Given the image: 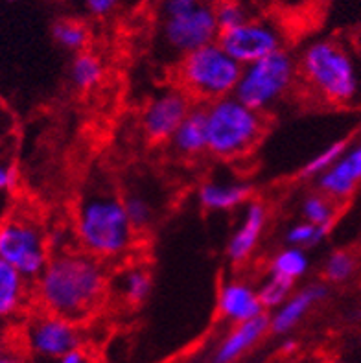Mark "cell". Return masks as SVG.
<instances>
[{
	"instance_id": "6da1fadb",
	"label": "cell",
	"mask_w": 361,
	"mask_h": 363,
	"mask_svg": "<svg viewBox=\"0 0 361 363\" xmlns=\"http://www.w3.org/2000/svg\"><path fill=\"white\" fill-rule=\"evenodd\" d=\"M109 291L106 264L85 251H60L35 279L33 297L39 308L70 321L91 319Z\"/></svg>"
},
{
	"instance_id": "7a4b0ae2",
	"label": "cell",
	"mask_w": 361,
	"mask_h": 363,
	"mask_svg": "<svg viewBox=\"0 0 361 363\" xmlns=\"http://www.w3.org/2000/svg\"><path fill=\"white\" fill-rule=\"evenodd\" d=\"M74 236L82 251L109 262L131 251L137 230L118 194L107 184H94L83 194L74 212Z\"/></svg>"
},
{
	"instance_id": "3957f363",
	"label": "cell",
	"mask_w": 361,
	"mask_h": 363,
	"mask_svg": "<svg viewBox=\"0 0 361 363\" xmlns=\"http://www.w3.org/2000/svg\"><path fill=\"white\" fill-rule=\"evenodd\" d=\"M299 87L328 106H350L361 96V69L335 39H317L299 57Z\"/></svg>"
},
{
	"instance_id": "277c9868",
	"label": "cell",
	"mask_w": 361,
	"mask_h": 363,
	"mask_svg": "<svg viewBox=\"0 0 361 363\" xmlns=\"http://www.w3.org/2000/svg\"><path fill=\"white\" fill-rule=\"evenodd\" d=\"M206 152L216 159H240L264 135V113L251 109L238 98L227 96L205 106Z\"/></svg>"
},
{
	"instance_id": "5b68a950",
	"label": "cell",
	"mask_w": 361,
	"mask_h": 363,
	"mask_svg": "<svg viewBox=\"0 0 361 363\" xmlns=\"http://www.w3.org/2000/svg\"><path fill=\"white\" fill-rule=\"evenodd\" d=\"M242 70V65L216 41L181 55L175 67V83L194 101L206 106L220 98L233 96Z\"/></svg>"
},
{
	"instance_id": "8992f818",
	"label": "cell",
	"mask_w": 361,
	"mask_h": 363,
	"mask_svg": "<svg viewBox=\"0 0 361 363\" xmlns=\"http://www.w3.org/2000/svg\"><path fill=\"white\" fill-rule=\"evenodd\" d=\"M299 85V61L289 50L274 52L245 65L234 96L258 113H265Z\"/></svg>"
},
{
	"instance_id": "52a82bcc",
	"label": "cell",
	"mask_w": 361,
	"mask_h": 363,
	"mask_svg": "<svg viewBox=\"0 0 361 363\" xmlns=\"http://www.w3.org/2000/svg\"><path fill=\"white\" fill-rule=\"evenodd\" d=\"M0 258L35 281L50 260V242L43 227L26 214H15L0 223Z\"/></svg>"
},
{
	"instance_id": "ba28073f",
	"label": "cell",
	"mask_w": 361,
	"mask_h": 363,
	"mask_svg": "<svg viewBox=\"0 0 361 363\" xmlns=\"http://www.w3.org/2000/svg\"><path fill=\"white\" fill-rule=\"evenodd\" d=\"M23 343L32 363H52L85 345V337L79 323L39 308L24 325Z\"/></svg>"
},
{
	"instance_id": "9c48e42d",
	"label": "cell",
	"mask_w": 361,
	"mask_h": 363,
	"mask_svg": "<svg viewBox=\"0 0 361 363\" xmlns=\"http://www.w3.org/2000/svg\"><path fill=\"white\" fill-rule=\"evenodd\" d=\"M218 43L242 67L267 57L284 48V32L279 24L249 17L240 26L221 32Z\"/></svg>"
},
{
	"instance_id": "30bf717a",
	"label": "cell",
	"mask_w": 361,
	"mask_h": 363,
	"mask_svg": "<svg viewBox=\"0 0 361 363\" xmlns=\"http://www.w3.org/2000/svg\"><path fill=\"white\" fill-rule=\"evenodd\" d=\"M218 37L220 28L216 21L214 4L209 0L184 13L162 17V39L181 55L216 43Z\"/></svg>"
},
{
	"instance_id": "8fae6325",
	"label": "cell",
	"mask_w": 361,
	"mask_h": 363,
	"mask_svg": "<svg viewBox=\"0 0 361 363\" xmlns=\"http://www.w3.org/2000/svg\"><path fill=\"white\" fill-rule=\"evenodd\" d=\"M194 109V100L179 87L160 92L150 100L142 113V131L151 143H170L188 113Z\"/></svg>"
},
{
	"instance_id": "7c38bea8",
	"label": "cell",
	"mask_w": 361,
	"mask_h": 363,
	"mask_svg": "<svg viewBox=\"0 0 361 363\" xmlns=\"http://www.w3.org/2000/svg\"><path fill=\"white\" fill-rule=\"evenodd\" d=\"M218 312L225 321L245 323L264 315L265 308L258 295V288L243 279H229L218 291Z\"/></svg>"
},
{
	"instance_id": "4fadbf2b",
	"label": "cell",
	"mask_w": 361,
	"mask_h": 363,
	"mask_svg": "<svg viewBox=\"0 0 361 363\" xmlns=\"http://www.w3.org/2000/svg\"><path fill=\"white\" fill-rule=\"evenodd\" d=\"M271 330L270 315L264 313L260 318L245 323L233 325L212 352L211 363H234L243 354H247L255 345H258L262 337Z\"/></svg>"
},
{
	"instance_id": "5bb4252c",
	"label": "cell",
	"mask_w": 361,
	"mask_h": 363,
	"mask_svg": "<svg viewBox=\"0 0 361 363\" xmlns=\"http://www.w3.org/2000/svg\"><path fill=\"white\" fill-rule=\"evenodd\" d=\"M317 179V189L332 201H343L361 181V144L345 152Z\"/></svg>"
},
{
	"instance_id": "9a60e30c",
	"label": "cell",
	"mask_w": 361,
	"mask_h": 363,
	"mask_svg": "<svg viewBox=\"0 0 361 363\" xmlns=\"http://www.w3.org/2000/svg\"><path fill=\"white\" fill-rule=\"evenodd\" d=\"M265 221H267V211L264 205L260 201L247 203L238 229L234 230L229 244H227V257L231 262L242 266L251 258L262 238Z\"/></svg>"
},
{
	"instance_id": "2e32d148",
	"label": "cell",
	"mask_w": 361,
	"mask_h": 363,
	"mask_svg": "<svg viewBox=\"0 0 361 363\" xmlns=\"http://www.w3.org/2000/svg\"><path fill=\"white\" fill-rule=\"evenodd\" d=\"M328 297V288L325 284H310L299 291H293L286 303H282L273 315H270V327L274 334H288L297 327L306 313L313 308V304Z\"/></svg>"
},
{
	"instance_id": "e0dca14e",
	"label": "cell",
	"mask_w": 361,
	"mask_h": 363,
	"mask_svg": "<svg viewBox=\"0 0 361 363\" xmlns=\"http://www.w3.org/2000/svg\"><path fill=\"white\" fill-rule=\"evenodd\" d=\"M30 295V279L0 258V321H8L23 313Z\"/></svg>"
},
{
	"instance_id": "ac0fdd59",
	"label": "cell",
	"mask_w": 361,
	"mask_h": 363,
	"mask_svg": "<svg viewBox=\"0 0 361 363\" xmlns=\"http://www.w3.org/2000/svg\"><path fill=\"white\" fill-rule=\"evenodd\" d=\"M170 146L181 157H199L203 152H206L205 106L194 107L188 113L174 137L170 138Z\"/></svg>"
},
{
	"instance_id": "d6986e66",
	"label": "cell",
	"mask_w": 361,
	"mask_h": 363,
	"mask_svg": "<svg viewBox=\"0 0 361 363\" xmlns=\"http://www.w3.org/2000/svg\"><path fill=\"white\" fill-rule=\"evenodd\" d=\"M251 189L243 183H221V181H209L199 189V203L206 211L223 212L240 207L249 199Z\"/></svg>"
},
{
	"instance_id": "ffe728a7",
	"label": "cell",
	"mask_w": 361,
	"mask_h": 363,
	"mask_svg": "<svg viewBox=\"0 0 361 363\" xmlns=\"http://www.w3.org/2000/svg\"><path fill=\"white\" fill-rule=\"evenodd\" d=\"M109 286H113L115 294L123 303L140 304L148 299L151 291V275L146 267L138 264L126 266L116 273L113 282L109 281Z\"/></svg>"
},
{
	"instance_id": "44dd1931",
	"label": "cell",
	"mask_w": 361,
	"mask_h": 363,
	"mask_svg": "<svg viewBox=\"0 0 361 363\" xmlns=\"http://www.w3.org/2000/svg\"><path fill=\"white\" fill-rule=\"evenodd\" d=\"M308 267H310V258L306 255V249L288 245L274 255L273 260L270 262V272L267 273L295 284V281L306 275Z\"/></svg>"
},
{
	"instance_id": "7402d4cb",
	"label": "cell",
	"mask_w": 361,
	"mask_h": 363,
	"mask_svg": "<svg viewBox=\"0 0 361 363\" xmlns=\"http://www.w3.org/2000/svg\"><path fill=\"white\" fill-rule=\"evenodd\" d=\"M104 79V63L92 52H78L70 65V82L82 91H91Z\"/></svg>"
},
{
	"instance_id": "603a6c76",
	"label": "cell",
	"mask_w": 361,
	"mask_h": 363,
	"mask_svg": "<svg viewBox=\"0 0 361 363\" xmlns=\"http://www.w3.org/2000/svg\"><path fill=\"white\" fill-rule=\"evenodd\" d=\"M52 37L65 50L83 52L89 45L91 33H89L87 24L78 18H60L52 26Z\"/></svg>"
},
{
	"instance_id": "cb8c5ba5",
	"label": "cell",
	"mask_w": 361,
	"mask_h": 363,
	"mask_svg": "<svg viewBox=\"0 0 361 363\" xmlns=\"http://www.w3.org/2000/svg\"><path fill=\"white\" fill-rule=\"evenodd\" d=\"M302 218L304 221H310L313 225L319 227H332L335 218V201H332L330 198H326L325 194L316 192L310 194L302 201Z\"/></svg>"
},
{
	"instance_id": "d4e9b609",
	"label": "cell",
	"mask_w": 361,
	"mask_h": 363,
	"mask_svg": "<svg viewBox=\"0 0 361 363\" xmlns=\"http://www.w3.org/2000/svg\"><path fill=\"white\" fill-rule=\"evenodd\" d=\"M293 294V282L284 281L280 277H274L267 273L264 281L258 286V295L265 310H277L282 303L288 301Z\"/></svg>"
},
{
	"instance_id": "484cf974",
	"label": "cell",
	"mask_w": 361,
	"mask_h": 363,
	"mask_svg": "<svg viewBox=\"0 0 361 363\" xmlns=\"http://www.w3.org/2000/svg\"><path fill=\"white\" fill-rule=\"evenodd\" d=\"M328 227H319L313 225L310 221H299L295 225L289 227L286 230V244L293 245V247H313V245L321 244L325 236L328 235Z\"/></svg>"
},
{
	"instance_id": "4316f807",
	"label": "cell",
	"mask_w": 361,
	"mask_h": 363,
	"mask_svg": "<svg viewBox=\"0 0 361 363\" xmlns=\"http://www.w3.org/2000/svg\"><path fill=\"white\" fill-rule=\"evenodd\" d=\"M345 152H347V144H345L343 140L332 143L330 146H326L325 150H321L317 155L311 157L310 161L304 164V168H302V175H304V177H319V175L323 174V172L328 170L330 166L334 164Z\"/></svg>"
},
{
	"instance_id": "83f0119b",
	"label": "cell",
	"mask_w": 361,
	"mask_h": 363,
	"mask_svg": "<svg viewBox=\"0 0 361 363\" xmlns=\"http://www.w3.org/2000/svg\"><path fill=\"white\" fill-rule=\"evenodd\" d=\"M356 272V260L348 251H334L326 258L325 277L330 282H345Z\"/></svg>"
},
{
	"instance_id": "f1b7e54d",
	"label": "cell",
	"mask_w": 361,
	"mask_h": 363,
	"mask_svg": "<svg viewBox=\"0 0 361 363\" xmlns=\"http://www.w3.org/2000/svg\"><path fill=\"white\" fill-rule=\"evenodd\" d=\"M216 21H218V28L221 32L233 30V28L240 26L249 18L247 8L242 4V0H233V2H221V4H214Z\"/></svg>"
},
{
	"instance_id": "f546056e",
	"label": "cell",
	"mask_w": 361,
	"mask_h": 363,
	"mask_svg": "<svg viewBox=\"0 0 361 363\" xmlns=\"http://www.w3.org/2000/svg\"><path fill=\"white\" fill-rule=\"evenodd\" d=\"M123 207H126L129 221H131V225L135 227L137 233L150 227L151 220H153V208L142 196H138V194L128 196L123 199Z\"/></svg>"
},
{
	"instance_id": "4dcf8cb0",
	"label": "cell",
	"mask_w": 361,
	"mask_h": 363,
	"mask_svg": "<svg viewBox=\"0 0 361 363\" xmlns=\"http://www.w3.org/2000/svg\"><path fill=\"white\" fill-rule=\"evenodd\" d=\"M52 363H101V359L96 354V350L91 349L89 345H82Z\"/></svg>"
},
{
	"instance_id": "1f68e13d",
	"label": "cell",
	"mask_w": 361,
	"mask_h": 363,
	"mask_svg": "<svg viewBox=\"0 0 361 363\" xmlns=\"http://www.w3.org/2000/svg\"><path fill=\"white\" fill-rule=\"evenodd\" d=\"M205 2V0H162V17L184 13Z\"/></svg>"
},
{
	"instance_id": "d6a6232c",
	"label": "cell",
	"mask_w": 361,
	"mask_h": 363,
	"mask_svg": "<svg viewBox=\"0 0 361 363\" xmlns=\"http://www.w3.org/2000/svg\"><path fill=\"white\" fill-rule=\"evenodd\" d=\"M83 4L92 17H107L118 8L120 0H83Z\"/></svg>"
},
{
	"instance_id": "836d02e7",
	"label": "cell",
	"mask_w": 361,
	"mask_h": 363,
	"mask_svg": "<svg viewBox=\"0 0 361 363\" xmlns=\"http://www.w3.org/2000/svg\"><path fill=\"white\" fill-rule=\"evenodd\" d=\"M15 186V172L8 166L0 164V192L9 190Z\"/></svg>"
},
{
	"instance_id": "e575fe53",
	"label": "cell",
	"mask_w": 361,
	"mask_h": 363,
	"mask_svg": "<svg viewBox=\"0 0 361 363\" xmlns=\"http://www.w3.org/2000/svg\"><path fill=\"white\" fill-rule=\"evenodd\" d=\"M0 363H32V362H28V359L23 358V356L8 354V352H4V354H0Z\"/></svg>"
},
{
	"instance_id": "d590c367",
	"label": "cell",
	"mask_w": 361,
	"mask_h": 363,
	"mask_svg": "<svg viewBox=\"0 0 361 363\" xmlns=\"http://www.w3.org/2000/svg\"><path fill=\"white\" fill-rule=\"evenodd\" d=\"M356 45H357V52L361 54V26L360 30H357V35H356Z\"/></svg>"
},
{
	"instance_id": "8d00e7d4",
	"label": "cell",
	"mask_w": 361,
	"mask_h": 363,
	"mask_svg": "<svg viewBox=\"0 0 361 363\" xmlns=\"http://www.w3.org/2000/svg\"><path fill=\"white\" fill-rule=\"evenodd\" d=\"M291 349H295V343H293V341H286V343H284V350H291Z\"/></svg>"
},
{
	"instance_id": "74e56055",
	"label": "cell",
	"mask_w": 361,
	"mask_h": 363,
	"mask_svg": "<svg viewBox=\"0 0 361 363\" xmlns=\"http://www.w3.org/2000/svg\"><path fill=\"white\" fill-rule=\"evenodd\" d=\"M212 4H221V2H233V0H209Z\"/></svg>"
},
{
	"instance_id": "f35d334b",
	"label": "cell",
	"mask_w": 361,
	"mask_h": 363,
	"mask_svg": "<svg viewBox=\"0 0 361 363\" xmlns=\"http://www.w3.org/2000/svg\"><path fill=\"white\" fill-rule=\"evenodd\" d=\"M0 354H4V341L0 337Z\"/></svg>"
},
{
	"instance_id": "ab89813d",
	"label": "cell",
	"mask_w": 361,
	"mask_h": 363,
	"mask_svg": "<svg viewBox=\"0 0 361 363\" xmlns=\"http://www.w3.org/2000/svg\"><path fill=\"white\" fill-rule=\"evenodd\" d=\"M334 363H339V362H334Z\"/></svg>"
}]
</instances>
